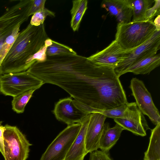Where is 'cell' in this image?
<instances>
[{
  "mask_svg": "<svg viewBox=\"0 0 160 160\" xmlns=\"http://www.w3.org/2000/svg\"><path fill=\"white\" fill-rule=\"evenodd\" d=\"M44 24L29 23L20 32L2 64L3 74L25 71L37 61L38 52L48 38Z\"/></svg>",
  "mask_w": 160,
  "mask_h": 160,
  "instance_id": "6da1fadb",
  "label": "cell"
},
{
  "mask_svg": "<svg viewBox=\"0 0 160 160\" xmlns=\"http://www.w3.org/2000/svg\"><path fill=\"white\" fill-rule=\"evenodd\" d=\"M31 0H21L0 16V76L3 60L18 36L20 27L29 17Z\"/></svg>",
  "mask_w": 160,
  "mask_h": 160,
  "instance_id": "7a4b0ae2",
  "label": "cell"
},
{
  "mask_svg": "<svg viewBox=\"0 0 160 160\" xmlns=\"http://www.w3.org/2000/svg\"><path fill=\"white\" fill-rule=\"evenodd\" d=\"M156 30L152 20L118 23L115 40L128 52L147 41Z\"/></svg>",
  "mask_w": 160,
  "mask_h": 160,
  "instance_id": "3957f363",
  "label": "cell"
},
{
  "mask_svg": "<svg viewBox=\"0 0 160 160\" xmlns=\"http://www.w3.org/2000/svg\"><path fill=\"white\" fill-rule=\"evenodd\" d=\"M44 84L27 71L0 76V92L13 98L30 90H36Z\"/></svg>",
  "mask_w": 160,
  "mask_h": 160,
  "instance_id": "277c9868",
  "label": "cell"
},
{
  "mask_svg": "<svg viewBox=\"0 0 160 160\" xmlns=\"http://www.w3.org/2000/svg\"><path fill=\"white\" fill-rule=\"evenodd\" d=\"M4 127L5 160H26L32 144L17 127L7 124Z\"/></svg>",
  "mask_w": 160,
  "mask_h": 160,
  "instance_id": "5b68a950",
  "label": "cell"
},
{
  "mask_svg": "<svg viewBox=\"0 0 160 160\" xmlns=\"http://www.w3.org/2000/svg\"><path fill=\"white\" fill-rule=\"evenodd\" d=\"M81 126L80 123L68 125L49 144L40 160H64Z\"/></svg>",
  "mask_w": 160,
  "mask_h": 160,
  "instance_id": "8992f818",
  "label": "cell"
},
{
  "mask_svg": "<svg viewBox=\"0 0 160 160\" xmlns=\"http://www.w3.org/2000/svg\"><path fill=\"white\" fill-rule=\"evenodd\" d=\"M160 48V30H156L152 36L144 43L127 52L125 58L114 68L119 78L131 66L147 57L157 54Z\"/></svg>",
  "mask_w": 160,
  "mask_h": 160,
  "instance_id": "52a82bcc",
  "label": "cell"
},
{
  "mask_svg": "<svg viewBox=\"0 0 160 160\" xmlns=\"http://www.w3.org/2000/svg\"><path fill=\"white\" fill-rule=\"evenodd\" d=\"M138 108L143 114L148 116L152 122L156 125L160 123L159 111L154 105L151 94L146 88L143 82L133 78L130 86Z\"/></svg>",
  "mask_w": 160,
  "mask_h": 160,
  "instance_id": "ba28073f",
  "label": "cell"
},
{
  "mask_svg": "<svg viewBox=\"0 0 160 160\" xmlns=\"http://www.w3.org/2000/svg\"><path fill=\"white\" fill-rule=\"evenodd\" d=\"M52 112L58 120L68 125L81 123L89 114L78 108L71 97L60 99L55 104Z\"/></svg>",
  "mask_w": 160,
  "mask_h": 160,
  "instance_id": "9c48e42d",
  "label": "cell"
},
{
  "mask_svg": "<svg viewBox=\"0 0 160 160\" xmlns=\"http://www.w3.org/2000/svg\"><path fill=\"white\" fill-rule=\"evenodd\" d=\"M127 52L115 40L105 48L87 58L97 65L114 69L125 58Z\"/></svg>",
  "mask_w": 160,
  "mask_h": 160,
  "instance_id": "30bf717a",
  "label": "cell"
},
{
  "mask_svg": "<svg viewBox=\"0 0 160 160\" xmlns=\"http://www.w3.org/2000/svg\"><path fill=\"white\" fill-rule=\"evenodd\" d=\"M106 117L98 112L91 113L86 132L85 144L88 153L99 149V143Z\"/></svg>",
  "mask_w": 160,
  "mask_h": 160,
  "instance_id": "8fae6325",
  "label": "cell"
},
{
  "mask_svg": "<svg viewBox=\"0 0 160 160\" xmlns=\"http://www.w3.org/2000/svg\"><path fill=\"white\" fill-rule=\"evenodd\" d=\"M101 6L115 18L118 23L131 22L133 12L129 0H105Z\"/></svg>",
  "mask_w": 160,
  "mask_h": 160,
  "instance_id": "7c38bea8",
  "label": "cell"
},
{
  "mask_svg": "<svg viewBox=\"0 0 160 160\" xmlns=\"http://www.w3.org/2000/svg\"><path fill=\"white\" fill-rule=\"evenodd\" d=\"M91 113L81 123L79 132L67 153L64 160H84L88 153L86 148L85 139Z\"/></svg>",
  "mask_w": 160,
  "mask_h": 160,
  "instance_id": "4fadbf2b",
  "label": "cell"
},
{
  "mask_svg": "<svg viewBox=\"0 0 160 160\" xmlns=\"http://www.w3.org/2000/svg\"><path fill=\"white\" fill-rule=\"evenodd\" d=\"M123 130L124 129L117 123L110 128L109 123H104L99 139V148L102 151L109 152L116 143Z\"/></svg>",
  "mask_w": 160,
  "mask_h": 160,
  "instance_id": "5bb4252c",
  "label": "cell"
},
{
  "mask_svg": "<svg viewBox=\"0 0 160 160\" xmlns=\"http://www.w3.org/2000/svg\"><path fill=\"white\" fill-rule=\"evenodd\" d=\"M160 64V55L159 53L137 62L127 69L125 74L131 72L137 75L148 74Z\"/></svg>",
  "mask_w": 160,
  "mask_h": 160,
  "instance_id": "9a60e30c",
  "label": "cell"
},
{
  "mask_svg": "<svg viewBox=\"0 0 160 160\" xmlns=\"http://www.w3.org/2000/svg\"><path fill=\"white\" fill-rule=\"evenodd\" d=\"M143 160H160V123L151 130L148 146Z\"/></svg>",
  "mask_w": 160,
  "mask_h": 160,
  "instance_id": "2e32d148",
  "label": "cell"
},
{
  "mask_svg": "<svg viewBox=\"0 0 160 160\" xmlns=\"http://www.w3.org/2000/svg\"><path fill=\"white\" fill-rule=\"evenodd\" d=\"M114 120L116 123L120 125L124 130L130 131L136 135L145 136L146 135V131L150 129L147 122L121 118H115Z\"/></svg>",
  "mask_w": 160,
  "mask_h": 160,
  "instance_id": "e0dca14e",
  "label": "cell"
},
{
  "mask_svg": "<svg viewBox=\"0 0 160 160\" xmlns=\"http://www.w3.org/2000/svg\"><path fill=\"white\" fill-rule=\"evenodd\" d=\"M72 7L71 10V27L73 31H78L80 24L88 7L87 0H78L72 1Z\"/></svg>",
  "mask_w": 160,
  "mask_h": 160,
  "instance_id": "ac0fdd59",
  "label": "cell"
},
{
  "mask_svg": "<svg viewBox=\"0 0 160 160\" xmlns=\"http://www.w3.org/2000/svg\"><path fill=\"white\" fill-rule=\"evenodd\" d=\"M133 12L132 22L145 21L147 10L152 7L154 0H129Z\"/></svg>",
  "mask_w": 160,
  "mask_h": 160,
  "instance_id": "d6986e66",
  "label": "cell"
},
{
  "mask_svg": "<svg viewBox=\"0 0 160 160\" xmlns=\"http://www.w3.org/2000/svg\"><path fill=\"white\" fill-rule=\"evenodd\" d=\"M45 44L47 46L45 53L48 56L77 54L69 47L54 41L49 38L46 40Z\"/></svg>",
  "mask_w": 160,
  "mask_h": 160,
  "instance_id": "ffe728a7",
  "label": "cell"
},
{
  "mask_svg": "<svg viewBox=\"0 0 160 160\" xmlns=\"http://www.w3.org/2000/svg\"><path fill=\"white\" fill-rule=\"evenodd\" d=\"M35 91L30 90L13 97L12 101V110L18 113H23L26 104Z\"/></svg>",
  "mask_w": 160,
  "mask_h": 160,
  "instance_id": "44dd1931",
  "label": "cell"
},
{
  "mask_svg": "<svg viewBox=\"0 0 160 160\" xmlns=\"http://www.w3.org/2000/svg\"><path fill=\"white\" fill-rule=\"evenodd\" d=\"M129 102L124 103L122 105L115 108L100 111V112L106 118L115 119L117 118H123L126 114L128 105Z\"/></svg>",
  "mask_w": 160,
  "mask_h": 160,
  "instance_id": "7402d4cb",
  "label": "cell"
},
{
  "mask_svg": "<svg viewBox=\"0 0 160 160\" xmlns=\"http://www.w3.org/2000/svg\"><path fill=\"white\" fill-rule=\"evenodd\" d=\"M48 16L54 17L55 13L45 7L33 15L30 23L35 26H38L43 24L46 18Z\"/></svg>",
  "mask_w": 160,
  "mask_h": 160,
  "instance_id": "603a6c76",
  "label": "cell"
},
{
  "mask_svg": "<svg viewBox=\"0 0 160 160\" xmlns=\"http://www.w3.org/2000/svg\"><path fill=\"white\" fill-rule=\"evenodd\" d=\"M160 1L155 0L153 6L147 11L145 16V21H152L155 16L160 15Z\"/></svg>",
  "mask_w": 160,
  "mask_h": 160,
  "instance_id": "cb8c5ba5",
  "label": "cell"
},
{
  "mask_svg": "<svg viewBox=\"0 0 160 160\" xmlns=\"http://www.w3.org/2000/svg\"><path fill=\"white\" fill-rule=\"evenodd\" d=\"M89 160H112L109 152L97 150L89 153Z\"/></svg>",
  "mask_w": 160,
  "mask_h": 160,
  "instance_id": "d4e9b609",
  "label": "cell"
},
{
  "mask_svg": "<svg viewBox=\"0 0 160 160\" xmlns=\"http://www.w3.org/2000/svg\"><path fill=\"white\" fill-rule=\"evenodd\" d=\"M46 0H32L31 5L29 12V16L43 9Z\"/></svg>",
  "mask_w": 160,
  "mask_h": 160,
  "instance_id": "484cf974",
  "label": "cell"
},
{
  "mask_svg": "<svg viewBox=\"0 0 160 160\" xmlns=\"http://www.w3.org/2000/svg\"><path fill=\"white\" fill-rule=\"evenodd\" d=\"M2 122L0 121V152L2 156H4V148L3 133L5 130L4 126L2 125Z\"/></svg>",
  "mask_w": 160,
  "mask_h": 160,
  "instance_id": "4316f807",
  "label": "cell"
},
{
  "mask_svg": "<svg viewBox=\"0 0 160 160\" xmlns=\"http://www.w3.org/2000/svg\"><path fill=\"white\" fill-rule=\"evenodd\" d=\"M160 15L157 16L153 22V23L156 28L157 30H160Z\"/></svg>",
  "mask_w": 160,
  "mask_h": 160,
  "instance_id": "83f0119b",
  "label": "cell"
}]
</instances>
